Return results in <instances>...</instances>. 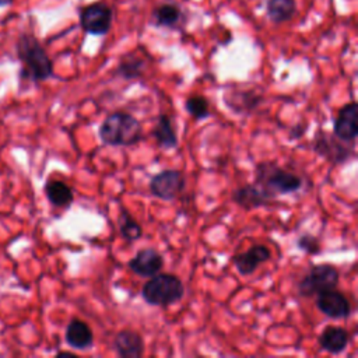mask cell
<instances>
[{"label": "cell", "instance_id": "obj_1", "mask_svg": "<svg viewBox=\"0 0 358 358\" xmlns=\"http://www.w3.org/2000/svg\"><path fill=\"white\" fill-rule=\"evenodd\" d=\"M17 56L22 64L20 76L31 81H45L53 76V63L41 42L32 34H21L17 39Z\"/></svg>", "mask_w": 358, "mask_h": 358}, {"label": "cell", "instance_id": "obj_2", "mask_svg": "<svg viewBox=\"0 0 358 358\" xmlns=\"http://www.w3.org/2000/svg\"><path fill=\"white\" fill-rule=\"evenodd\" d=\"M99 138L106 145L130 147L143 138V127L137 117L127 112H113L99 126Z\"/></svg>", "mask_w": 358, "mask_h": 358}, {"label": "cell", "instance_id": "obj_3", "mask_svg": "<svg viewBox=\"0 0 358 358\" xmlns=\"http://www.w3.org/2000/svg\"><path fill=\"white\" fill-rule=\"evenodd\" d=\"M185 295L182 280L171 273H157L141 287V298L151 306H168Z\"/></svg>", "mask_w": 358, "mask_h": 358}, {"label": "cell", "instance_id": "obj_4", "mask_svg": "<svg viewBox=\"0 0 358 358\" xmlns=\"http://www.w3.org/2000/svg\"><path fill=\"white\" fill-rule=\"evenodd\" d=\"M255 183L275 199L277 196L289 194L299 190L302 186V179L296 173L266 161L256 166Z\"/></svg>", "mask_w": 358, "mask_h": 358}, {"label": "cell", "instance_id": "obj_5", "mask_svg": "<svg viewBox=\"0 0 358 358\" xmlns=\"http://www.w3.org/2000/svg\"><path fill=\"white\" fill-rule=\"evenodd\" d=\"M340 280L338 270L331 264H316L310 267L305 277L298 282V292L301 296H313L319 292L333 289Z\"/></svg>", "mask_w": 358, "mask_h": 358}, {"label": "cell", "instance_id": "obj_6", "mask_svg": "<svg viewBox=\"0 0 358 358\" xmlns=\"http://www.w3.org/2000/svg\"><path fill=\"white\" fill-rule=\"evenodd\" d=\"M186 179L178 169H165L155 173L150 180V192L161 200H173L185 189Z\"/></svg>", "mask_w": 358, "mask_h": 358}, {"label": "cell", "instance_id": "obj_7", "mask_svg": "<svg viewBox=\"0 0 358 358\" xmlns=\"http://www.w3.org/2000/svg\"><path fill=\"white\" fill-rule=\"evenodd\" d=\"M81 28L91 35H105L112 25V11L103 3L87 6L80 14Z\"/></svg>", "mask_w": 358, "mask_h": 358}, {"label": "cell", "instance_id": "obj_8", "mask_svg": "<svg viewBox=\"0 0 358 358\" xmlns=\"http://www.w3.org/2000/svg\"><path fill=\"white\" fill-rule=\"evenodd\" d=\"M313 150L316 154L322 155L323 158L329 159L333 164H343L351 155H354L352 145L341 144V140L337 138L334 134L319 131L313 140Z\"/></svg>", "mask_w": 358, "mask_h": 358}, {"label": "cell", "instance_id": "obj_9", "mask_svg": "<svg viewBox=\"0 0 358 358\" xmlns=\"http://www.w3.org/2000/svg\"><path fill=\"white\" fill-rule=\"evenodd\" d=\"M316 306L323 315L331 319H343L351 313L350 301L343 292L334 291V288L319 292L316 298Z\"/></svg>", "mask_w": 358, "mask_h": 358}, {"label": "cell", "instance_id": "obj_10", "mask_svg": "<svg viewBox=\"0 0 358 358\" xmlns=\"http://www.w3.org/2000/svg\"><path fill=\"white\" fill-rule=\"evenodd\" d=\"M164 267L162 255L154 248L138 250L130 260L129 268L140 277H152Z\"/></svg>", "mask_w": 358, "mask_h": 358}, {"label": "cell", "instance_id": "obj_11", "mask_svg": "<svg viewBox=\"0 0 358 358\" xmlns=\"http://www.w3.org/2000/svg\"><path fill=\"white\" fill-rule=\"evenodd\" d=\"M357 116H358V105L357 102L345 103L340 110L333 124V134L341 141L352 143L357 138Z\"/></svg>", "mask_w": 358, "mask_h": 358}, {"label": "cell", "instance_id": "obj_12", "mask_svg": "<svg viewBox=\"0 0 358 358\" xmlns=\"http://www.w3.org/2000/svg\"><path fill=\"white\" fill-rule=\"evenodd\" d=\"M270 249L264 245H253L248 250L232 257V263L242 275L253 274L260 264L270 259Z\"/></svg>", "mask_w": 358, "mask_h": 358}, {"label": "cell", "instance_id": "obj_13", "mask_svg": "<svg viewBox=\"0 0 358 358\" xmlns=\"http://www.w3.org/2000/svg\"><path fill=\"white\" fill-rule=\"evenodd\" d=\"M274 197L262 189L257 183H246L241 187H236L232 192V201L241 206L245 210H252L267 204Z\"/></svg>", "mask_w": 358, "mask_h": 358}, {"label": "cell", "instance_id": "obj_14", "mask_svg": "<svg viewBox=\"0 0 358 358\" xmlns=\"http://www.w3.org/2000/svg\"><path fill=\"white\" fill-rule=\"evenodd\" d=\"M113 348L122 358H140L144 354V341L137 331L124 329L116 333Z\"/></svg>", "mask_w": 358, "mask_h": 358}, {"label": "cell", "instance_id": "obj_15", "mask_svg": "<svg viewBox=\"0 0 358 358\" xmlns=\"http://www.w3.org/2000/svg\"><path fill=\"white\" fill-rule=\"evenodd\" d=\"M317 341L322 350L329 354L338 355L345 351L350 343V333L344 327L327 326L322 330Z\"/></svg>", "mask_w": 358, "mask_h": 358}, {"label": "cell", "instance_id": "obj_16", "mask_svg": "<svg viewBox=\"0 0 358 358\" xmlns=\"http://www.w3.org/2000/svg\"><path fill=\"white\" fill-rule=\"evenodd\" d=\"M66 343L76 350H87L94 344V334L91 327L80 319H73L66 327Z\"/></svg>", "mask_w": 358, "mask_h": 358}, {"label": "cell", "instance_id": "obj_17", "mask_svg": "<svg viewBox=\"0 0 358 358\" xmlns=\"http://www.w3.org/2000/svg\"><path fill=\"white\" fill-rule=\"evenodd\" d=\"M151 134L154 136V138L157 140L159 147L175 148L178 145V136L175 133L172 122H171L169 116H166L164 113H161L157 117V122L152 127Z\"/></svg>", "mask_w": 358, "mask_h": 358}, {"label": "cell", "instance_id": "obj_18", "mask_svg": "<svg viewBox=\"0 0 358 358\" xmlns=\"http://www.w3.org/2000/svg\"><path fill=\"white\" fill-rule=\"evenodd\" d=\"M45 194L56 207H69L74 199L71 187L62 180H49L45 185Z\"/></svg>", "mask_w": 358, "mask_h": 358}, {"label": "cell", "instance_id": "obj_19", "mask_svg": "<svg viewBox=\"0 0 358 358\" xmlns=\"http://www.w3.org/2000/svg\"><path fill=\"white\" fill-rule=\"evenodd\" d=\"M117 227L122 238L126 239L127 242H134L140 239L143 235L141 225L131 217V214L124 207L120 208V213L117 217Z\"/></svg>", "mask_w": 358, "mask_h": 358}, {"label": "cell", "instance_id": "obj_20", "mask_svg": "<svg viewBox=\"0 0 358 358\" xmlns=\"http://www.w3.org/2000/svg\"><path fill=\"white\" fill-rule=\"evenodd\" d=\"M295 10V0H267V15L273 22L291 20Z\"/></svg>", "mask_w": 358, "mask_h": 358}, {"label": "cell", "instance_id": "obj_21", "mask_svg": "<svg viewBox=\"0 0 358 358\" xmlns=\"http://www.w3.org/2000/svg\"><path fill=\"white\" fill-rule=\"evenodd\" d=\"M182 17L180 8L173 3H164L154 8L152 18L159 27H175Z\"/></svg>", "mask_w": 358, "mask_h": 358}, {"label": "cell", "instance_id": "obj_22", "mask_svg": "<svg viewBox=\"0 0 358 358\" xmlns=\"http://www.w3.org/2000/svg\"><path fill=\"white\" fill-rule=\"evenodd\" d=\"M227 105L235 110L236 113H241L242 110H252L256 108V105L260 102V96L256 95L253 91L249 92H234L232 95H225Z\"/></svg>", "mask_w": 358, "mask_h": 358}, {"label": "cell", "instance_id": "obj_23", "mask_svg": "<svg viewBox=\"0 0 358 358\" xmlns=\"http://www.w3.org/2000/svg\"><path fill=\"white\" fill-rule=\"evenodd\" d=\"M185 109L196 120L207 119L211 115L210 103H208L207 98L203 95H192V96L186 98Z\"/></svg>", "mask_w": 358, "mask_h": 358}, {"label": "cell", "instance_id": "obj_24", "mask_svg": "<svg viewBox=\"0 0 358 358\" xmlns=\"http://www.w3.org/2000/svg\"><path fill=\"white\" fill-rule=\"evenodd\" d=\"M144 69V62L136 56H126L120 60L116 73L126 78V80H131V78H137L141 76Z\"/></svg>", "mask_w": 358, "mask_h": 358}, {"label": "cell", "instance_id": "obj_25", "mask_svg": "<svg viewBox=\"0 0 358 358\" xmlns=\"http://www.w3.org/2000/svg\"><path fill=\"white\" fill-rule=\"evenodd\" d=\"M296 245L301 250H305L310 255H315V253H319L320 252V243L319 241L313 236V235H309V234H303L298 238L296 241Z\"/></svg>", "mask_w": 358, "mask_h": 358}, {"label": "cell", "instance_id": "obj_26", "mask_svg": "<svg viewBox=\"0 0 358 358\" xmlns=\"http://www.w3.org/2000/svg\"><path fill=\"white\" fill-rule=\"evenodd\" d=\"M62 355H64V357H76L74 354L67 352V351H60V352H57V357H62Z\"/></svg>", "mask_w": 358, "mask_h": 358}, {"label": "cell", "instance_id": "obj_27", "mask_svg": "<svg viewBox=\"0 0 358 358\" xmlns=\"http://www.w3.org/2000/svg\"><path fill=\"white\" fill-rule=\"evenodd\" d=\"M13 3V0H0V7H6L10 6Z\"/></svg>", "mask_w": 358, "mask_h": 358}]
</instances>
